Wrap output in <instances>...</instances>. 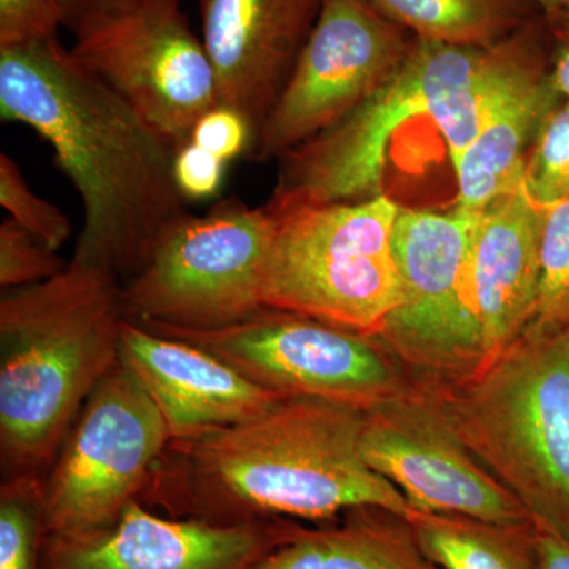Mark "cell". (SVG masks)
<instances>
[{
    "label": "cell",
    "mask_w": 569,
    "mask_h": 569,
    "mask_svg": "<svg viewBox=\"0 0 569 569\" xmlns=\"http://www.w3.org/2000/svg\"><path fill=\"white\" fill-rule=\"evenodd\" d=\"M0 118L54 151L82 204L71 261L129 282L189 213L176 149L56 39L0 50Z\"/></svg>",
    "instance_id": "cell-1"
},
{
    "label": "cell",
    "mask_w": 569,
    "mask_h": 569,
    "mask_svg": "<svg viewBox=\"0 0 569 569\" xmlns=\"http://www.w3.org/2000/svg\"><path fill=\"white\" fill-rule=\"evenodd\" d=\"M365 411L326 400L282 399L260 417L170 447L142 503L173 518L336 522L378 507L410 519L406 496L362 458Z\"/></svg>",
    "instance_id": "cell-2"
},
{
    "label": "cell",
    "mask_w": 569,
    "mask_h": 569,
    "mask_svg": "<svg viewBox=\"0 0 569 569\" xmlns=\"http://www.w3.org/2000/svg\"><path fill=\"white\" fill-rule=\"evenodd\" d=\"M549 51L545 18L492 47L415 39L406 62L346 119L280 157L269 211L367 200L383 190L388 152L407 123L429 119L451 163L477 137L498 93Z\"/></svg>",
    "instance_id": "cell-3"
},
{
    "label": "cell",
    "mask_w": 569,
    "mask_h": 569,
    "mask_svg": "<svg viewBox=\"0 0 569 569\" xmlns=\"http://www.w3.org/2000/svg\"><path fill=\"white\" fill-rule=\"evenodd\" d=\"M111 272L71 261L0 298V475L44 477L97 385L119 362L126 309Z\"/></svg>",
    "instance_id": "cell-4"
},
{
    "label": "cell",
    "mask_w": 569,
    "mask_h": 569,
    "mask_svg": "<svg viewBox=\"0 0 569 569\" xmlns=\"http://www.w3.org/2000/svg\"><path fill=\"white\" fill-rule=\"evenodd\" d=\"M421 383L535 526L569 538V326L520 336L466 376Z\"/></svg>",
    "instance_id": "cell-5"
},
{
    "label": "cell",
    "mask_w": 569,
    "mask_h": 569,
    "mask_svg": "<svg viewBox=\"0 0 569 569\" xmlns=\"http://www.w3.org/2000/svg\"><path fill=\"white\" fill-rule=\"evenodd\" d=\"M388 193L269 211L274 233L261 284L264 307L376 336L400 301Z\"/></svg>",
    "instance_id": "cell-6"
},
{
    "label": "cell",
    "mask_w": 569,
    "mask_h": 569,
    "mask_svg": "<svg viewBox=\"0 0 569 569\" xmlns=\"http://www.w3.org/2000/svg\"><path fill=\"white\" fill-rule=\"evenodd\" d=\"M140 326L200 347L283 399L306 397L366 411L419 383L377 337L288 310L264 307L239 323L206 331Z\"/></svg>",
    "instance_id": "cell-7"
},
{
    "label": "cell",
    "mask_w": 569,
    "mask_h": 569,
    "mask_svg": "<svg viewBox=\"0 0 569 569\" xmlns=\"http://www.w3.org/2000/svg\"><path fill=\"white\" fill-rule=\"evenodd\" d=\"M274 219L238 198L204 216L187 213L163 236L151 261L123 283L127 320L219 329L264 309L261 284Z\"/></svg>",
    "instance_id": "cell-8"
},
{
    "label": "cell",
    "mask_w": 569,
    "mask_h": 569,
    "mask_svg": "<svg viewBox=\"0 0 569 569\" xmlns=\"http://www.w3.org/2000/svg\"><path fill=\"white\" fill-rule=\"evenodd\" d=\"M170 443L159 408L119 361L86 400L44 473L47 537H84L111 527L142 500Z\"/></svg>",
    "instance_id": "cell-9"
},
{
    "label": "cell",
    "mask_w": 569,
    "mask_h": 569,
    "mask_svg": "<svg viewBox=\"0 0 569 569\" xmlns=\"http://www.w3.org/2000/svg\"><path fill=\"white\" fill-rule=\"evenodd\" d=\"M473 216L400 208L392 254L400 301L376 336L418 381H447L481 366L468 287Z\"/></svg>",
    "instance_id": "cell-10"
},
{
    "label": "cell",
    "mask_w": 569,
    "mask_h": 569,
    "mask_svg": "<svg viewBox=\"0 0 569 569\" xmlns=\"http://www.w3.org/2000/svg\"><path fill=\"white\" fill-rule=\"evenodd\" d=\"M415 37L369 0H321L279 99L250 156L280 159L346 119L406 62Z\"/></svg>",
    "instance_id": "cell-11"
},
{
    "label": "cell",
    "mask_w": 569,
    "mask_h": 569,
    "mask_svg": "<svg viewBox=\"0 0 569 569\" xmlns=\"http://www.w3.org/2000/svg\"><path fill=\"white\" fill-rule=\"evenodd\" d=\"M70 51L176 151L192 140L206 112L220 104L211 58L179 0H146L137 10L77 37Z\"/></svg>",
    "instance_id": "cell-12"
},
{
    "label": "cell",
    "mask_w": 569,
    "mask_h": 569,
    "mask_svg": "<svg viewBox=\"0 0 569 569\" xmlns=\"http://www.w3.org/2000/svg\"><path fill=\"white\" fill-rule=\"evenodd\" d=\"M361 452L415 511L501 526L533 522L518 498L456 436L421 381L413 391L365 411Z\"/></svg>",
    "instance_id": "cell-13"
},
{
    "label": "cell",
    "mask_w": 569,
    "mask_h": 569,
    "mask_svg": "<svg viewBox=\"0 0 569 569\" xmlns=\"http://www.w3.org/2000/svg\"><path fill=\"white\" fill-rule=\"evenodd\" d=\"M302 527L283 518L238 523L173 518L137 500L108 529L47 537L41 569H254Z\"/></svg>",
    "instance_id": "cell-14"
},
{
    "label": "cell",
    "mask_w": 569,
    "mask_h": 569,
    "mask_svg": "<svg viewBox=\"0 0 569 569\" xmlns=\"http://www.w3.org/2000/svg\"><path fill=\"white\" fill-rule=\"evenodd\" d=\"M321 0H200L203 43L220 104L244 116L254 133L274 107Z\"/></svg>",
    "instance_id": "cell-15"
},
{
    "label": "cell",
    "mask_w": 569,
    "mask_h": 569,
    "mask_svg": "<svg viewBox=\"0 0 569 569\" xmlns=\"http://www.w3.org/2000/svg\"><path fill=\"white\" fill-rule=\"evenodd\" d=\"M119 361L140 380L170 430L187 443L260 417L283 397L257 387L219 358L127 320Z\"/></svg>",
    "instance_id": "cell-16"
},
{
    "label": "cell",
    "mask_w": 569,
    "mask_h": 569,
    "mask_svg": "<svg viewBox=\"0 0 569 569\" xmlns=\"http://www.w3.org/2000/svg\"><path fill=\"white\" fill-rule=\"evenodd\" d=\"M541 206L526 183L473 216L468 287L482 362L516 342L533 318L541 283Z\"/></svg>",
    "instance_id": "cell-17"
},
{
    "label": "cell",
    "mask_w": 569,
    "mask_h": 569,
    "mask_svg": "<svg viewBox=\"0 0 569 569\" xmlns=\"http://www.w3.org/2000/svg\"><path fill=\"white\" fill-rule=\"evenodd\" d=\"M560 100L550 78V51L508 82L477 137L452 164L458 181V211L477 216L492 201L523 187L531 144Z\"/></svg>",
    "instance_id": "cell-18"
},
{
    "label": "cell",
    "mask_w": 569,
    "mask_h": 569,
    "mask_svg": "<svg viewBox=\"0 0 569 569\" xmlns=\"http://www.w3.org/2000/svg\"><path fill=\"white\" fill-rule=\"evenodd\" d=\"M254 569H440L410 520L389 509H348L336 522L302 527Z\"/></svg>",
    "instance_id": "cell-19"
},
{
    "label": "cell",
    "mask_w": 569,
    "mask_h": 569,
    "mask_svg": "<svg viewBox=\"0 0 569 569\" xmlns=\"http://www.w3.org/2000/svg\"><path fill=\"white\" fill-rule=\"evenodd\" d=\"M427 559L440 569H538L535 523L501 526L443 512L410 519Z\"/></svg>",
    "instance_id": "cell-20"
},
{
    "label": "cell",
    "mask_w": 569,
    "mask_h": 569,
    "mask_svg": "<svg viewBox=\"0 0 569 569\" xmlns=\"http://www.w3.org/2000/svg\"><path fill=\"white\" fill-rule=\"evenodd\" d=\"M415 39L492 47L542 17L535 0H369Z\"/></svg>",
    "instance_id": "cell-21"
},
{
    "label": "cell",
    "mask_w": 569,
    "mask_h": 569,
    "mask_svg": "<svg viewBox=\"0 0 569 569\" xmlns=\"http://www.w3.org/2000/svg\"><path fill=\"white\" fill-rule=\"evenodd\" d=\"M541 283L537 309L523 332L537 337L569 326V197L541 206Z\"/></svg>",
    "instance_id": "cell-22"
},
{
    "label": "cell",
    "mask_w": 569,
    "mask_h": 569,
    "mask_svg": "<svg viewBox=\"0 0 569 569\" xmlns=\"http://www.w3.org/2000/svg\"><path fill=\"white\" fill-rule=\"evenodd\" d=\"M44 539L43 477L0 482V569H41Z\"/></svg>",
    "instance_id": "cell-23"
},
{
    "label": "cell",
    "mask_w": 569,
    "mask_h": 569,
    "mask_svg": "<svg viewBox=\"0 0 569 569\" xmlns=\"http://www.w3.org/2000/svg\"><path fill=\"white\" fill-rule=\"evenodd\" d=\"M523 183L539 206L569 197V100L549 112L527 157Z\"/></svg>",
    "instance_id": "cell-24"
},
{
    "label": "cell",
    "mask_w": 569,
    "mask_h": 569,
    "mask_svg": "<svg viewBox=\"0 0 569 569\" xmlns=\"http://www.w3.org/2000/svg\"><path fill=\"white\" fill-rule=\"evenodd\" d=\"M0 204L10 212V219L54 252L69 241V217L33 192L20 167L6 152L0 153Z\"/></svg>",
    "instance_id": "cell-25"
},
{
    "label": "cell",
    "mask_w": 569,
    "mask_h": 569,
    "mask_svg": "<svg viewBox=\"0 0 569 569\" xmlns=\"http://www.w3.org/2000/svg\"><path fill=\"white\" fill-rule=\"evenodd\" d=\"M67 268L54 250L13 219L0 224V287L2 290L44 282Z\"/></svg>",
    "instance_id": "cell-26"
},
{
    "label": "cell",
    "mask_w": 569,
    "mask_h": 569,
    "mask_svg": "<svg viewBox=\"0 0 569 569\" xmlns=\"http://www.w3.org/2000/svg\"><path fill=\"white\" fill-rule=\"evenodd\" d=\"M61 26L56 0H0V50L56 39Z\"/></svg>",
    "instance_id": "cell-27"
},
{
    "label": "cell",
    "mask_w": 569,
    "mask_h": 569,
    "mask_svg": "<svg viewBox=\"0 0 569 569\" xmlns=\"http://www.w3.org/2000/svg\"><path fill=\"white\" fill-rule=\"evenodd\" d=\"M190 141L228 163L250 151L253 130L244 116L219 104L197 122Z\"/></svg>",
    "instance_id": "cell-28"
},
{
    "label": "cell",
    "mask_w": 569,
    "mask_h": 569,
    "mask_svg": "<svg viewBox=\"0 0 569 569\" xmlns=\"http://www.w3.org/2000/svg\"><path fill=\"white\" fill-rule=\"evenodd\" d=\"M227 162L187 142L176 152L174 178L187 201L211 200L222 189Z\"/></svg>",
    "instance_id": "cell-29"
},
{
    "label": "cell",
    "mask_w": 569,
    "mask_h": 569,
    "mask_svg": "<svg viewBox=\"0 0 569 569\" xmlns=\"http://www.w3.org/2000/svg\"><path fill=\"white\" fill-rule=\"evenodd\" d=\"M146 0H56L62 26L80 37L104 22L137 10Z\"/></svg>",
    "instance_id": "cell-30"
},
{
    "label": "cell",
    "mask_w": 569,
    "mask_h": 569,
    "mask_svg": "<svg viewBox=\"0 0 569 569\" xmlns=\"http://www.w3.org/2000/svg\"><path fill=\"white\" fill-rule=\"evenodd\" d=\"M550 44V78L561 99L569 100V6L545 17Z\"/></svg>",
    "instance_id": "cell-31"
},
{
    "label": "cell",
    "mask_w": 569,
    "mask_h": 569,
    "mask_svg": "<svg viewBox=\"0 0 569 569\" xmlns=\"http://www.w3.org/2000/svg\"><path fill=\"white\" fill-rule=\"evenodd\" d=\"M537 530L538 569H569V538L557 531Z\"/></svg>",
    "instance_id": "cell-32"
},
{
    "label": "cell",
    "mask_w": 569,
    "mask_h": 569,
    "mask_svg": "<svg viewBox=\"0 0 569 569\" xmlns=\"http://www.w3.org/2000/svg\"><path fill=\"white\" fill-rule=\"evenodd\" d=\"M539 10H541L542 17L556 13L557 10L563 9L569 6V0H535Z\"/></svg>",
    "instance_id": "cell-33"
}]
</instances>
